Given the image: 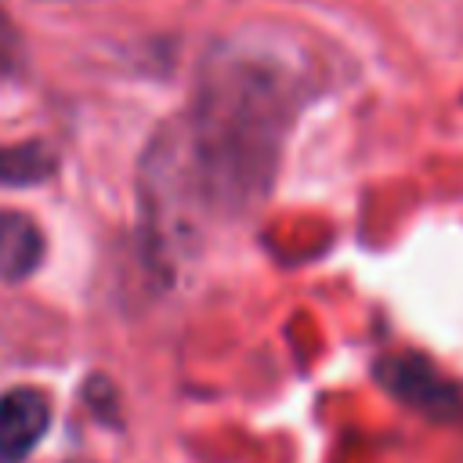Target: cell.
<instances>
[{
  "instance_id": "obj_2",
  "label": "cell",
  "mask_w": 463,
  "mask_h": 463,
  "mask_svg": "<svg viewBox=\"0 0 463 463\" xmlns=\"http://www.w3.org/2000/svg\"><path fill=\"white\" fill-rule=\"evenodd\" d=\"M376 376H380V383H383L394 398H402L405 405H412V409H420V412H427V416L445 420V416H456L459 405H463L459 387L449 383L434 365H427V362L416 358V354L383 358V362L376 365Z\"/></svg>"
},
{
  "instance_id": "obj_5",
  "label": "cell",
  "mask_w": 463,
  "mask_h": 463,
  "mask_svg": "<svg viewBox=\"0 0 463 463\" xmlns=\"http://www.w3.org/2000/svg\"><path fill=\"white\" fill-rule=\"evenodd\" d=\"M58 159L47 145L40 141H18V145H0V184H40L54 174Z\"/></svg>"
},
{
  "instance_id": "obj_1",
  "label": "cell",
  "mask_w": 463,
  "mask_h": 463,
  "mask_svg": "<svg viewBox=\"0 0 463 463\" xmlns=\"http://www.w3.org/2000/svg\"><path fill=\"white\" fill-rule=\"evenodd\" d=\"M293 101V76L271 58L232 51L210 65L188 119L145 156L141 203L152 232L166 239L195 210L239 213L264 195Z\"/></svg>"
},
{
  "instance_id": "obj_3",
  "label": "cell",
  "mask_w": 463,
  "mask_h": 463,
  "mask_svg": "<svg viewBox=\"0 0 463 463\" xmlns=\"http://www.w3.org/2000/svg\"><path fill=\"white\" fill-rule=\"evenodd\" d=\"M51 402L36 387H11L0 394V463L25 459L47 434Z\"/></svg>"
},
{
  "instance_id": "obj_6",
  "label": "cell",
  "mask_w": 463,
  "mask_h": 463,
  "mask_svg": "<svg viewBox=\"0 0 463 463\" xmlns=\"http://www.w3.org/2000/svg\"><path fill=\"white\" fill-rule=\"evenodd\" d=\"M14 58H18V33L0 14V69H14Z\"/></svg>"
},
{
  "instance_id": "obj_4",
  "label": "cell",
  "mask_w": 463,
  "mask_h": 463,
  "mask_svg": "<svg viewBox=\"0 0 463 463\" xmlns=\"http://www.w3.org/2000/svg\"><path fill=\"white\" fill-rule=\"evenodd\" d=\"M43 260V235L33 217L0 210V279L22 282Z\"/></svg>"
}]
</instances>
